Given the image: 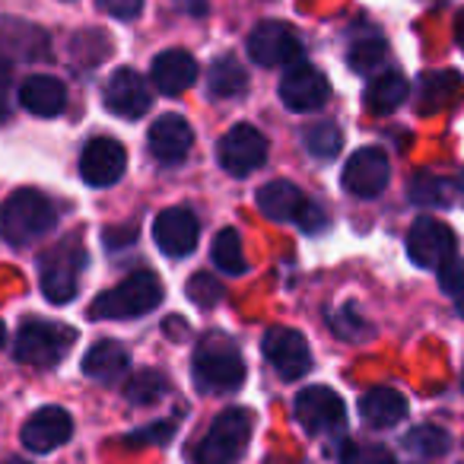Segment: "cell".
<instances>
[{"label":"cell","instance_id":"obj_1","mask_svg":"<svg viewBox=\"0 0 464 464\" xmlns=\"http://www.w3.org/2000/svg\"><path fill=\"white\" fill-rule=\"evenodd\" d=\"M54 223H58L54 204L33 188L10 194L0 207V239L10 246H29V242L42 239L54 229Z\"/></svg>","mask_w":464,"mask_h":464},{"label":"cell","instance_id":"obj_2","mask_svg":"<svg viewBox=\"0 0 464 464\" xmlns=\"http://www.w3.org/2000/svg\"><path fill=\"white\" fill-rule=\"evenodd\" d=\"M162 303V284L156 274L137 271L124 277L115 290H105L102 296L92 299L90 315L92 318H111V322H124V318H140L150 315L156 305Z\"/></svg>","mask_w":464,"mask_h":464},{"label":"cell","instance_id":"obj_3","mask_svg":"<svg viewBox=\"0 0 464 464\" xmlns=\"http://www.w3.org/2000/svg\"><path fill=\"white\" fill-rule=\"evenodd\" d=\"M252 439V413L246 407H229L210 423L207 436L194 449V464H236Z\"/></svg>","mask_w":464,"mask_h":464},{"label":"cell","instance_id":"obj_4","mask_svg":"<svg viewBox=\"0 0 464 464\" xmlns=\"http://www.w3.org/2000/svg\"><path fill=\"white\" fill-rule=\"evenodd\" d=\"M194 385L200 392L210 394H226L242 388L246 382V362H242L239 350L226 343L223 337H213V341H204L194 353Z\"/></svg>","mask_w":464,"mask_h":464},{"label":"cell","instance_id":"obj_5","mask_svg":"<svg viewBox=\"0 0 464 464\" xmlns=\"http://www.w3.org/2000/svg\"><path fill=\"white\" fill-rule=\"evenodd\" d=\"M71 347H73V328L29 318V322H23L20 334H16L14 353L16 360L29 362V366H54Z\"/></svg>","mask_w":464,"mask_h":464},{"label":"cell","instance_id":"obj_6","mask_svg":"<svg viewBox=\"0 0 464 464\" xmlns=\"http://www.w3.org/2000/svg\"><path fill=\"white\" fill-rule=\"evenodd\" d=\"M83 267V248L77 246V239L61 242L54 252H48L39 265V284L48 303L64 305L77 296V277Z\"/></svg>","mask_w":464,"mask_h":464},{"label":"cell","instance_id":"obj_7","mask_svg":"<svg viewBox=\"0 0 464 464\" xmlns=\"http://www.w3.org/2000/svg\"><path fill=\"white\" fill-rule=\"evenodd\" d=\"M219 166L226 169L236 179H246V175L258 172L267 162V137L261 134L255 124H236L232 130H226L217 143Z\"/></svg>","mask_w":464,"mask_h":464},{"label":"cell","instance_id":"obj_8","mask_svg":"<svg viewBox=\"0 0 464 464\" xmlns=\"http://www.w3.org/2000/svg\"><path fill=\"white\" fill-rule=\"evenodd\" d=\"M407 255L423 271H439L445 261L455 258V232L436 217L413 219L411 232H407Z\"/></svg>","mask_w":464,"mask_h":464},{"label":"cell","instance_id":"obj_9","mask_svg":"<svg viewBox=\"0 0 464 464\" xmlns=\"http://www.w3.org/2000/svg\"><path fill=\"white\" fill-rule=\"evenodd\" d=\"M296 420L303 423V430H309L312 436L322 432H341L347 411H343V398L337 392L324 385H309L296 394Z\"/></svg>","mask_w":464,"mask_h":464},{"label":"cell","instance_id":"obj_10","mask_svg":"<svg viewBox=\"0 0 464 464\" xmlns=\"http://www.w3.org/2000/svg\"><path fill=\"white\" fill-rule=\"evenodd\" d=\"M248 58L261 67H280V64H296L303 45L293 35V29L286 23L265 20L248 33Z\"/></svg>","mask_w":464,"mask_h":464},{"label":"cell","instance_id":"obj_11","mask_svg":"<svg viewBox=\"0 0 464 464\" xmlns=\"http://www.w3.org/2000/svg\"><path fill=\"white\" fill-rule=\"evenodd\" d=\"M392 179V162L382 147H362L343 166V188L353 198H379Z\"/></svg>","mask_w":464,"mask_h":464},{"label":"cell","instance_id":"obj_12","mask_svg":"<svg viewBox=\"0 0 464 464\" xmlns=\"http://www.w3.org/2000/svg\"><path fill=\"white\" fill-rule=\"evenodd\" d=\"M265 356L267 362L274 366V372L286 382L303 379L305 372L312 369V350L305 343V337L293 328H271L265 334Z\"/></svg>","mask_w":464,"mask_h":464},{"label":"cell","instance_id":"obj_13","mask_svg":"<svg viewBox=\"0 0 464 464\" xmlns=\"http://www.w3.org/2000/svg\"><path fill=\"white\" fill-rule=\"evenodd\" d=\"M102 102L111 115L134 121V118L147 115L150 105H153V96H150V86L140 73L130 71V67H121V71L111 73L109 83H105Z\"/></svg>","mask_w":464,"mask_h":464},{"label":"cell","instance_id":"obj_14","mask_svg":"<svg viewBox=\"0 0 464 464\" xmlns=\"http://www.w3.org/2000/svg\"><path fill=\"white\" fill-rule=\"evenodd\" d=\"M153 239L169 258H185L198 248L200 223L188 207H166L153 223Z\"/></svg>","mask_w":464,"mask_h":464},{"label":"cell","instance_id":"obj_15","mask_svg":"<svg viewBox=\"0 0 464 464\" xmlns=\"http://www.w3.org/2000/svg\"><path fill=\"white\" fill-rule=\"evenodd\" d=\"M128 169V153L118 140L111 137H96L83 147L80 153V175H83L86 185L92 188H109Z\"/></svg>","mask_w":464,"mask_h":464},{"label":"cell","instance_id":"obj_16","mask_svg":"<svg viewBox=\"0 0 464 464\" xmlns=\"http://www.w3.org/2000/svg\"><path fill=\"white\" fill-rule=\"evenodd\" d=\"M331 86L318 67L296 64L280 80V102L290 111H315L328 102Z\"/></svg>","mask_w":464,"mask_h":464},{"label":"cell","instance_id":"obj_17","mask_svg":"<svg viewBox=\"0 0 464 464\" xmlns=\"http://www.w3.org/2000/svg\"><path fill=\"white\" fill-rule=\"evenodd\" d=\"M73 436V420L64 407H42L23 426V445L35 455L54 451Z\"/></svg>","mask_w":464,"mask_h":464},{"label":"cell","instance_id":"obj_18","mask_svg":"<svg viewBox=\"0 0 464 464\" xmlns=\"http://www.w3.org/2000/svg\"><path fill=\"white\" fill-rule=\"evenodd\" d=\"M194 80H198V61L181 48L156 54V61L150 64V83L162 96H181L185 90H191Z\"/></svg>","mask_w":464,"mask_h":464},{"label":"cell","instance_id":"obj_19","mask_svg":"<svg viewBox=\"0 0 464 464\" xmlns=\"http://www.w3.org/2000/svg\"><path fill=\"white\" fill-rule=\"evenodd\" d=\"M147 143H150V153H153L162 166H175V162L185 160L188 150H191L194 130L181 115H162V118H156L153 128H150Z\"/></svg>","mask_w":464,"mask_h":464},{"label":"cell","instance_id":"obj_20","mask_svg":"<svg viewBox=\"0 0 464 464\" xmlns=\"http://www.w3.org/2000/svg\"><path fill=\"white\" fill-rule=\"evenodd\" d=\"M258 207L274 223H299L309 200L303 198V191L293 181L277 179V181H267L265 188H258Z\"/></svg>","mask_w":464,"mask_h":464},{"label":"cell","instance_id":"obj_21","mask_svg":"<svg viewBox=\"0 0 464 464\" xmlns=\"http://www.w3.org/2000/svg\"><path fill=\"white\" fill-rule=\"evenodd\" d=\"M20 105L35 118H54L67 105V86L54 77H45V73L29 77L20 90Z\"/></svg>","mask_w":464,"mask_h":464},{"label":"cell","instance_id":"obj_22","mask_svg":"<svg viewBox=\"0 0 464 464\" xmlns=\"http://www.w3.org/2000/svg\"><path fill=\"white\" fill-rule=\"evenodd\" d=\"M360 417L366 420L372 430H392L394 423L407 417V401L394 388H372L362 394L360 401Z\"/></svg>","mask_w":464,"mask_h":464},{"label":"cell","instance_id":"obj_23","mask_svg":"<svg viewBox=\"0 0 464 464\" xmlns=\"http://www.w3.org/2000/svg\"><path fill=\"white\" fill-rule=\"evenodd\" d=\"M130 366V356L128 350L121 347L118 341H99L86 350L83 356V375L86 379H96V382H115L128 372Z\"/></svg>","mask_w":464,"mask_h":464},{"label":"cell","instance_id":"obj_24","mask_svg":"<svg viewBox=\"0 0 464 464\" xmlns=\"http://www.w3.org/2000/svg\"><path fill=\"white\" fill-rule=\"evenodd\" d=\"M407 92H411V86L398 71H382L366 86V109L372 115H392L398 105H404Z\"/></svg>","mask_w":464,"mask_h":464},{"label":"cell","instance_id":"obj_25","mask_svg":"<svg viewBox=\"0 0 464 464\" xmlns=\"http://www.w3.org/2000/svg\"><path fill=\"white\" fill-rule=\"evenodd\" d=\"M207 86H210L213 96L229 99V96H239V92H246L248 77H246V71H242L239 61L229 58V54H223V58L213 61L210 71H207Z\"/></svg>","mask_w":464,"mask_h":464},{"label":"cell","instance_id":"obj_26","mask_svg":"<svg viewBox=\"0 0 464 464\" xmlns=\"http://www.w3.org/2000/svg\"><path fill=\"white\" fill-rule=\"evenodd\" d=\"M166 392H169V379L162 372H156V369H140V372L130 375L128 385H124V398L137 407L156 404V401L166 398Z\"/></svg>","mask_w":464,"mask_h":464},{"label":"cell","instance_id":"obj_27","mask_svg":"<svg viewBox=\"0 0 464 464\" xmlns=\"http://www.w3.org/2000/svg\"><path fill=\"white\" fill-rule=\"evenodd\" d=\"M213 265L223 274H232V277L246 274V248H242V236L236 229L217 232V239H213Z\"/></svg>","mask_w":464,"mask_h":464},{"label":"cell","instance_id":"obj_28","mask_svg":"<svg viewBox=\"0 0 464 464\" xmlns=\"http://www.w3.org/2000/svg\"><path fill=\"white\" fill-rule=\"evenodd\" d=\"M407 198L420 207H445L451 200V181L432 172H417L407 185Z\"/></svg>","mask_w":464,"mask_h":464},{"label":"cell","instance_id":"obj_29","mask_svg":"<svg viewBox=\"0 0 464 464\" xmlns=\"http://www.w3.org/2000/svg\"><path fill=\"white\" fill-rule=\"evenodd\" d=\"M404 449L413 451V455H420V458H439L451 449V439H449V432L439 430V426L423 423V426H413V430L407 432Z\"/></svg>","mask_w":464,"mask_h":464},{"label":"cell","instance_id":"obj_30","mask_svg":"<svg viewBox=\"0 0 464 464\" xmlns=\"http://www.w3.org/2000/svg\"><path fill=\"white\" fill-rule=\"evenodd\" d=\"M303 147L309 150L312 156H318V160H331V156L341 153L343 134H341V128H337L334 121H315V124H309V128H305Z\"/></svg>","mask_w":464,"mask_h":464},{"label":"cell","instance_id":"obj_31","mask_svg":"<svg viewBox=\"0 0 464 464\" xmlns=\"http://www.w3.org/2000/svg\"><path fill=\"white\" fill-rule=\"evenodd\" d=\"M458 90H461V77L451 71L436 73V77H426L423 92H420V105H423V111L442 109V105L451 102V96H455Z\"/></svg>","mask_w":464,"mask_h":464},{"label":"cell","instance_id":"obj_32","mask_svg":"<svg viewBox=\"0 0 464 464\" xmlns=\"http://www.w3.org/2000/svg\"><path fill=\"white\" fill-rule=\"evenodd\" d=\"M385 61H388V48H385V42H379V39L360 42V45L350 48V67H353L356 73H366V77L382 73L379 67H385Z\"/></svg>","mask_w":464,"mask_h":464},{"label":"cell","instance_id":"obj_33","mask_svg":"<svg viewBox=\"0 0 464 464\" xmlns=\"http://www.w3.org/2000/svg\"><path fill=\"white\" fill-rule=\"evenodd\" d=\"M185 293L198 309H213V305L223 303V296H226L223 284H219L217 277H210V274H194V277L188 280Z\"/></svg>","mask_w":464,"mask_h":464},{"label":"cell","instance_id":"obj_34","mask_svg":"<svg viewBox=\"0 0 464 464\" xmlns=\"http://www.w3.org/2000/svg\"><path fill=\"white\" fill-rule=\"evenodd\" d=\"M341 464H394V455L385 445H360L350 442L341 451Z\"/></svg>","mask_w":464,"mask_h":464},{"label":"cell","instance_id":"obj_35","mask_svg":"<svg viewBox=\"0 0 464 464\" xmlns=\"http://www.w3.org/2000/svg\"><path fill=\"white\" fill-rule=\"evenodd\" d=\"M439 280H442V290L455 299L458 312L464 318V261L461 258H451L439 267Z\"/></svg>","mask_w":464,"mask_h":464},{"label":"cell","instance_id":"obj_36","mask_svg":"<svg viewBox=\"0 0 464 464\" xmlns=\"http://www.w3.org/2000/svg\"><path fill=\"white\" fill-rule=\"evenodd\" d=\"M96 4L115 20H137L143 10V0H96Z\"/></svg>","mask_w":464,"mask_h":464},{"label":"cell","instance_id":"obj_37","mask_svg":"<svg viewBox=\"0 0 464 464\" xmlns=\"http://www.w3.org/2000/svg\"><path fill=\"white\" fill-rule=\"evenodd\" d=\"M175 432L172 423H153V426H143V430L130 432L128 442L130 445H147V442H169Z\"/></svg>","mask_w":464,"mask_h":464},{"label":"cell","instance_id":"obj_38","mask_svg":"<svg viewBox=\"0 0 464 464\" xmlns=\"http://www.w3.org/2000/svg\"><path fill=\"white\" fill-rule=\"evenodd\" d=\"M455 42H458V48L464 52V10L458 14V20H455Z\"/></svg>","mask_w":464,"mask_h":464},{"label":"cell","instance_id":"obj_39","mask_svg":"<svg viewBox=\"0 0 464 464\" xmlns=\"http://www.w3.org/2000/svg\"><path fill=\"white\" fill-rule=\"evenodd\" d=\"M181 4H185V7L191 10L194 16H204V10H207V7H204V0H181Z\"/></svg>","mask_w":464,"mask_h":464},{"label":"cell","instance_id":"obj_40","mask_svg":"<svg viewBox=\"0 0 464 464\" xmlns=\"http://www.w3.org/2000/svg\"><path fill=\"white\" fill-rule=\"evenodd\" d=\"M455 191H458V198H461V204H464V169H461V175H458V181H455Z\"/></svg>","mask_w":464,"mask_h":464},{"label":"cell","instance_id":"obj_41","mask_svg":"<svg viewBox=\"0 0 464 464\" xmlns=\"http://www.w3.org/2000/svg\"><path fill=\"white\" fill-rule=\"evenodd\" d=\"M4 464H29V461H23V458H10V461H4Z\"/></svg>","mask_w":464,"mask_h":464},{"label":"cell","instance_id":"obj_42","mask_svg":"<svg viewBox=\"0 0 464 464\" xmlns=\"http://www.w3.org/2000/svg\"><path fill=\"white\" fill-rule=\"evenodd\" d=\"M4 337H7V331H4V322H0V347H4Z\"/></svg>","mask_w":464,"mask_h":464},{"label":"cell","instance_id":"obj_43","mask_svg":"<svg viewBox=\"0 0 464 464\" xmlns=\"http://www.w3.org/2000/svg\"><path fill=\"white\" fill-rule=\"evenodd\" d=\"M461 385H464V375H461Z\"/></svg>","mask_w":464,"mask_h":464}]
</instances>
